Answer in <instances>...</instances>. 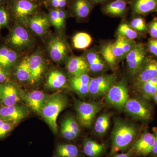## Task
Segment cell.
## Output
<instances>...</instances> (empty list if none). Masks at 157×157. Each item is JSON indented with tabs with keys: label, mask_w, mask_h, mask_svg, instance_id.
Listing matches in <instances>:
<instances>
[{
	"label": "cell",
	"mask_w": 157,
	"mask_h": 157,
	"mask_svg": "<svg viewBox=\"0 0 157 157\" xmlns=\"http://www.w3.org/2000/svg\"><path fill=\"white\" fill-rule=\"evenodd\" d=\"M39 1H41V2H46L47 0H39Z\"/></svg>",
	"instance_id": "cell-49"
},
{
	"label": "cell",
	"mask_w": 157,
	"mask_h": 157,
	"mask_svg": "<svg viewBox=\"0 0 157 157\" xmlns=\"http://www.w3.org/2000/svg\"><path fill=\"white\" fill-rule=\"evenodd\" d=\"M106 96V102L108 105L118 110L124 109L125 104L129 99L126 83L123 80L115 83Z\"/></svg>",
	"instance_id": "cell-6"
},
{
	"label": "cell",
	"mask_w": 157,
	"mask_h": 157,
	"mask_svg": "<svg viewBox=\"0 0 157 157\" xmlns=\"http://www.w3.org/2000/svg\"><path fill=\"white\" fill-rule=\"evenodd\" d=\"M68 104L67 98L64 94L57 93L49 96L41 110L40 115L55 133L58 132V116Z\"/></svg>",
	"instance_id": "cell-2"
},
{
	"label": "cell",
	"mask_w": 157,
	"mask_h": 157,
	"mask_svg": "<svg viewBox=\"0 0 157 157\" xmlns=\"http://www.w3.org/2000/svg\"><path fill=\"white\" fill-rule=\"evenodd\" d=\"M110 124V117L107 113H103L99 117L96 121L94 130L99 136L106 134Z\"/></svg>",
	"instance_id": "cell-31"
},
{
	"label": "cell",
	"mask_w": 157,
	"mask_h": 157,
	"mask_svg": "<svg viewBox=\"0 0 157 157\" xmlns=\"http://www.w3.org/2000/svg\"><path fill=\"white\" fill-rule=\"evenodd\" d=\"M67 83V78L64 74L58 70H52L48 74L46 85L52 89L63 87Z\"/></svg>",
	"instance_id": "cell-26"
},
{
	"label": "cell",
	"mask_w": 157,
	"mask_h": 157,
	"mask_svg": "<svg viewBox=\"0 0 157 157\" xmlns=\"http://www.w3.org/2000/svg\"><path fill=\"white\" fill-rule=\"evenodd\" d=\"M29 111L26 107L21 105H2L0 108V119L12 122L17 124L26 117Z\"/></svg>",
	"instance_id": "cell-13"
},
{
	"label": "cell",
	"mask_w": 157,
	"mask_h": 157,
	"mask_svg": "<svg viewBox=\"0 0 157 157\" xmlns=\"http://www.w3.org/2000/svg\"><path fill=\"white\" fill-rule=\"evenodd\" d=\"M130 4L132 11L137 15L157 12V0H132Z\"/></svg>",
	"instance_id": "cell-20"
},
{
	"label": "cell",
	"mask_w": 157,
	"mask_h": 157,
	"mask_svg": "<svg viewBox=\"0 0 157 157\" xmlns=\"http://www.w3.org/2000/svg\"><path fill=\"white\" fill-rule=\"evenodd\" d=\"M137 89L146 100L153 98L157 93V76L141 84Z\"/></svg>",
	"instance_id": "cell-28"
},
{
	"label": "cell",
	"mask_w": 157,
	"mask_h": 157,
	"mask_svg": "<svg viewBox=\"0 0 157 157\" xmlns=\"http://www.w3.org/2000/svg\"><path fill=\"white\" fill-rule=\"evenodd\" d=\"M64 120L70 129L73 131L74 133L78 136L79 134V132H80V130H79L78 123L74 118L73 117H69L65 119Z\"/></svg>",
	"instance_id": "cell-41"
},
{
	"label": "cell",
	"mask_w": 157,
	"mask_h": 157,
	"mask_svg": "<svg viewBox=\"0 0 157 157\" xmlns=\"http://www.w3.org/2000/svg\"><path fill=\"white\" fill-rule=\"evenodd\" d=\"M91 78L87 73L71 76L69 84L71 88L80 97H85L89 94V85Z\"/></svg>",
	"instance_id": "cell-18"
},
{
	"label": "cell",
	"mask_w": 157,
	"mask_h": 157,
	"mask_svg": "<svg viewBox=\"0 0 157 157\" xmlns=\"http://www.w3.org/2000/svg\"><path fill=\"white\" fill-rule=\"evenodd\" d=\"M10 81V75L9 70L0 66V84Z\"/></svg>",
	"instance_id": "cell-44"
},
{
	"label": "cell",
	"mask_w": 157,
	"mask_h": 157,
	"mask_svg": "<svg viewBox=\"0 0 157 157\" xmlns=\"http://www.w3.org/2000/svg\"><path fill=\"white\" fill-rule=\"evenodd\" d=\"M78 155V149L73 144H62L56 147V157H77Z\"/></svg>",
	"instance_id": "cell-29"
},
{
	"label": "cell",
	"mask_w": 157,
	"mask_h": 157,
	"mask_svg": "<svg viewBox=\"0 0 157 157\" xmlns=\"http://www.w3.org/2000/svg\"><path fill=\"white\" fill-rule=\"evenodd\" d=\"M93 4L90 0H74L71 5V10L77 18L84 19L89 16Z\"/></svg>",
	"instance_id": "cell-21"
},
{
	"label": "cell",
	"mask_w": 157,
	"mask_h": 157,
	"mask_svg": "<svg viewBox=\"0 0 157 157\" xmlns=\"http://www.w3.org/2000/svg\"><path fill=\"white\" fill-rule=\"evenodd\" d=\"M146 47L148 52L157 57V39L151 38L149 39Z\"/></svg>",
	"instance_id": "cell-43"
},
{
	"label": "cell",
	"mask_w": 157,
	"mask_h": 157,
	"mask_svg": "<svg viewBox=\"0 0 157 157\" xmlns=\"http://www.w3.org/2000/svg\"><path fill=\"white\" fill-rule=\"evenodd\" d=\"M48 50L51 58L56 63L64 61L67 57V45L62 37H54L51 39L48 43Z\"/></svg>",
	"instance_id": "cell-12"
},
{
	"label": "cell",
	"mask_w": 157,
	"mask_h": 157,
	"mask_svg": "<svg viewBox=\"0 0 157 157\" xmlns=\"http://www.w3.org/2000/svg\"><path fill=\"white\" fill-rule=\"evenodd\" d=\"M21 99L30 108L37 114H40L45 102L49 96L42 91H34L29 92L21 93Z\"/></svg>",
	"instance_id": "cell-14"
},
{
	"label": "cell",
	"mask_w": 157,
	"mask_h": 157,
	"mask_svg": "<svg viewBox=\"0 0 157 157\" xmlns=\"http://www.w3.org/2000/svg\"><path fill=\"white\" fill-rule=\"evenodd\" d=\"M127 0H114L104 5L102 10L104 14L112 16H122L127 11Z\"/></svg>",
	"instance_id": "cell-22"
},
{
	"label": "cell",
	"mask_w": 157,
	"mask_h": 157,
	"mask_svg": "<svg viewBox=\"0 0 157 157\" xmlns=\"http://www.w3.org/2000/svg\"><path fill=\"white\" fill-rule=\"evenodd\" d=\"M74 106L79 124L85 128H90L98 112L102 109V104L98 102H86L76 100Z\"/></svg>",
	"instance_id": "cell-3"
},
{
	"label": "cell",
	"mask_w": 157,
	"mask_h": 157,
	"mask_svg": "<svg viewBox=\"0 0 157 157\" xmlns=\"http://www.w3.org/2000/svg\"><path fill=\"white\" fill-rule=\"evenodd\" d=\"M155 135V141L154 146L153 148L152 151L151 153L154 155H157V130L156 132Z\"/></svg>",
	"instance_id": "cell-45"
},
{
	"label": "cell",
	"mask_w": 157,
	"mask_h": 157,
	"mask_svg": "<svg viewBox=\"0 0 157 157\" xmlns=\"http://www.w3.org/2000/svg\"><path fill=\"white\" fill-rule=\"evenodd\" d=\"M61 133L64 138L69 140H75L78 136L70 129L64 120L62 123Z\"/></svg>",
	"instance_id": "cell-37"
},
{
	"label": "cell",
	"mask_w": 157,
	"mask_h": 157,
	"mask_svg": "<svg viewBox=\"0 0 157 157\" xmlns=\"http://www.w3.org/2000/svg\"><path fill=\"white\" fill-rule=\"evenodd\" d=\"M147 51L143 43H136L127 55V67L131 76H135L140 71L147 58Z\"/></svg>",
	"instance_id": "cell-5"
},
{
	"label": "cell",
	"mask_w": 157,
	"mask_h": 157,
	"mask_svg": "<svg viewBox=\"0 0 157 157\" xmlns=\"http://www.w3.org/2000/svg\"><path fill=\"white\" fill-rule=\"evenodd\" d=\"M124 37L118 35L115 42L112 44L113 52L118 60L126 56L124 50Z\"/></svg>",
	"instance_id": "cell-33"
},
{
	"label": "cell",
	"mask_w": 157,
	"mask_h": 157,
	"mask_svg": "<svg viewBox=\"0 0 157 157\" xmlns=\"http://www.w3.org/2000/svg\"><path fill=\"white\" fill-rule=\"evenodd\" d=\"M3 1H4V0H0V3H1L2 2H3Z\"/></svg>",
	"instance_id": "cell-51"
},
{
	"label": "cell",
	"mask_w": 157,
	"mask_h": 157,
	"mask_svg": "<svg viewBox=\"0 0 157 157\" xmlns=\"http://www.w3.org/2000/svg\"><path fill=\"white\" fill-rule=\"evenodd\" d=\"M93 3L97 4H102V3H107L110 2V0H90Z\"/></svg>",
	"instance_id": "cell-47"
},
{
	"label": "cell",
	"mask_w": 157,
	"mask_h": 157,
	"mask_svg": "<svg viewBox=\"0 0 157 157\" xmlns=\"http://www.w3.org/2000/svg\"><path fill=\"white\" fill-rule=\"evenodd\" d=\"M9 22V12L5 6H0V28L7 26Z\"/></svg>",
	"instance_id": "cell-38"
},
{
	"label": "cell",
	"mask_w": 157,
	"mask_h": 157,
	"mask_svg": "<svg viewBox=\"0 0 157 157\" xmlns=\"http://www.w3.org/2000/svg\"><path fill=\"white\" fill-rule=\"evenodd\" d=\"M18 58V54L14 49L7 46L0 48V66L6 70L15 66Z\"/></svg>",
	"instance_id": "cell-23"
},
{
	"label": "cell",
	"mask_w": 157,
	"mask_h": 157,
	"mask_svg": "<svg viewBox=\"0 0 157 157\" xmlns=\"http://www.w3.org/2000/svg\"><path fill=\"white\" fill-rule=\"evenodd\" d=\"M50 23L57 29H59L58 9H52L48 16Z\"/></svg>",
	"instance_id": "cell-39"
},
{
	"label": "cell",
	"mask_w": 157,
	"mask_h": 157,
	"mask_svg": "<svg viewBox=\"0 0 157 157\" xmlns=\"http://www.w3.org/2000/svg\"><path fill=\"white\" fill-rule=\"evenodd\" d=\"M157 76V57L147 56L140 71L134 76V85L137 88L141 84Z\"/></svg>",
	"instance_id": "cell-10"
},
{
	"label": "cell",
	"mask_w": 157,
	"mask_h": 157,
	"mask_svg": "<svg viewBox=\"0 0 157 157\" xmlns=\"http://www.w3.org/2000/svg\"><path fill=\"white\" fill-rule=\"evenodd\" d=\"M132 154V151H130L126 153H122L120 154H117L115 155L113 157H129Z\"/></svg>",
	"instance_id": "cell-46"
},
{
	"label": "cell",
	"mask_w": 157,
	"mask_h": 157,
	"mask_svg": "<svg viewBox=\"0 0 157 157\" xmlns=\"http://www.w3.org/2000/svg\"><path fill=\"white\" fill-rule=\"evenodd\" d=\"M16 125L12 122L0 119V140L7 137Z\"/></svg>",
	"instance_id": "cell-36"
},
{
	"label": "cell",
	"mask_w": 157,
	"mask_h": 157,
	"mask_svg": "<svg viewBox=\"0 0 157 157\" xmlns=\"http://www.w3.org/2000/svg\"><path fill=\"white\" fill-rule=\"evenodd\" d=\"M29 64L32 75L31 83L35 84L42 78L45 70V59L40 53H34L29 57Z\"/></svg>",
	"instance_id": "cell-16"
},
{
	"label": "cell",
	"mask_w": 157,
	"mask_h": 157,
	"mask_svg": "<svg viewBox=\"0 0 157 157\" xmlns=\"http://www.w3.org/2000/svg\"><path fill=\"white\" fill-rule=\"evenodd\" d=\"M124 109L133 117L143 121H148L152 117V109L150 105L140 99L129 98Z\"/></svg>",
	"instance_id": "cell-7"
},
{
	"label": "cell",
	"mask_w": 157,
	"mask_h": 157,
	"mask_svg": "<svg viewBox=\"0 0 157 157\" xmlns=\"http://www.w3.org/2000/svg\"><path fill=\"white\" fill-rule=\"evenodd\" d=\"M117 31L119 35L122 36L129 40H134L137 39L138 37V33L137 31L126 23H122L120 25Z\"/></svg>",
	"instance_id": "cell-34"
},
{
	"label": "cell",
	"mask_w": 157,
	"mask_h": 157,
	"mask_svg": "<svg viewBox=\"0 0 157 157\" xmlns=\"http://www.w3.org/2000/svg\"><path fill=\"white\" fill-rule=\"evenodd\" d=\"M106 146L104 144L98 143L91 139H85L83 142L84 153L89 157H99L105 152Z\"/></svg>",
	"instance_id": "cell-24"
},
{
	"label": "cell",
	"mask_w": 157,
	"mask_h": 157,
	"mask_svg": "<svg viewBox=\"0 0 157 157\" xmlns=\"http://www.w3.org/2000/svg\"><path fill=\"white\" fill-rule=\"evenodd\" d=\"M2 102H1V101H0V108H1V107H2Z\"/></svg>",
	"instance_id": "cell-50"
},
{
	"label": "cell",
	"mask_w": 157,
	"mask_h": 157,
	"mask_svg": "<svg viewBox=\"0 0 157 157\" xmlns=\"http://www.w3.org/2000/svg\"><path fill=\"white\" fill-rule=\"evenodd\" d=\"M15 77L20 81H32L30 68L29 64V57L26 56L20 62L15 69Z\"/></svg>",
	"instance_id": "cell-25"
},
{
	"label": "cell",
	"mask_w": 157,
	"mask_h": 157,
	"mask_svg": "<svg viewBox=\"0 0 157 157\" xmlns=\"http://www.w3.org/2000/svg\"><path fill=\"white\" fill-rule=\"evenodd\" d=\"M20 91L16 83L9 81L0 84V101L5 106L17 104L21 100Z\"/></svg>",
	"instance_id": "cell-11"
},
{
	"label": "cell",
	"mask_w": 157,
	"mask_h": 157,
	"mask_svg": "<svg viewBox=\"0 0 157 157\" xmlns=\"http://www.w3.org/2000/svg\"><path fill=\"white\" fill-rule=\"evenodd\" d=\"M130 26L137 32L142 33L147 32V25L145 20L143 17H140V15L132 20Z\"/></svg>",
	"instance_id": "cell-35"
},
{
	"label": "cell",
	"mask_w": 157,
	"mask_h": 157,
	"mask_svg": "<svg viewBox=\"0 0 157 157\" xmlns=\"http://www.w3.org/2000/svg\"><path fill=\"white\" fill-rule=\"evenodd\" d=\"M147 32L152 39H157V17L154 19L147 25Z\"/></svg>",
	"instance_id": "cell-40"
},
{
	"label": "cell",
	"mask_w": 157,
	"mask_h": 157,
	"mask_svg": "<svg viewBox=\"0 0 157 157\" xmlns=\"http://www.w3.org/2000/svg\"><path fill=\"white\" fill-rule=\"evenodd\" d=\"M28 23L31 30L40 36L47 33L51 24L48 16L38 12L29 17Z\"/></svg>",
	"instance_id": "cell-17"
},
{
	"label": "cell",
	"mask_w": 157,
	"mask_h": 157,
	"mask_svg": "<svg viewBox=\"0 0 157 157\" xmlns=\"http://www.w3.org/2000/svg\"><path fill=\"white\" fill-rule=\"evenodd\" d=\"M117 76L114 74L103 75L91 78L89 85V94L94 98L106 95L115 84Z\"/></svg>",
	"instance_id": "cell-8"
},
{
	"label": "cell",
	"mask_w": 157,
	"mask_h": 157,
	"mask_svg": "<svg viewBox=\"0 0 157 157\" xmlns=\"http://www.w3.org/2000/svg\"><path fill=\"white\" fill-rule=\"evenodd\" d=\"M38 8V5L32 0H13L10 6V12L18 22L28 23L29 17L37 13Z\"/></svg>",
	"instance_id": "cell-4"
},
{
	"label": "cell",
	"mask_w": 157,
	"mask_h": 157,
	"mask_svg": "<svg viewBox=\"0 0 157 157\" xmlns=\"http://www.w3.org/2000/svg\"><path fill=\"white\" fill-rule=\"evenodd\" d=\"M68 0H47L52 9H63L67 4Z\"/></svg>",
	"instance_id": "cell-42"
},
{
	"label": "cell",
	"mask_w": 157,
	"mask_h": 157,
	"mask_svg": "<svg viewBox=\"0 0 157 157\" xmlns=\"http://www.w3.org/2000/svg\"><path fill=\"white\" fill-rule=\"evenodd\" d=\"M92 42V38L85 33L76 34L73 38V46L76 49H84L88 48Z\"/></svg>",
	"instance_id": "cell-30"
},
{
	"label": "cell",
	"mask_w": 157,
	"mask_h": 157,
	"mask_svg": "<svg viewBox=\"0 0 157 157\" xmlns=\"http://www.w3.org/2000/svg\"><path fill=\"white\" fill-rule=\"evenodd\" d=\"M90 70L94 73L101 72L104 70L105 65L100 55L94 51L88 52L86 56Z\"/></svg>",
	"instance_id": "cell-27"
},
{
	"label": "cell",
	"mask_w": 157,
	"mask_h": 157,
	"mask_svg": "<svg viewBox=\"0 0 157 157\" xmlns=\"http://www.w3.org/2000/svg\"><path fill=\"white\" fill-rule=\"evenodd\" d=\"M101 54L105 61L111 67H116L118 60L113 52L112 44L104 45L101 49Z\"/></svg>",
	"instance_id": "cell-32"
},
{
	"label": "cell",
	"mask_w": 157,
	"mask_h": 157,
	"mask_svg": "<svg viewBox=\"0 0 157 157\" xmlns=\"http://www.w3.org/2000/svg\"><path fill=\"white\" fill-rule=\"evenodd\" d=\"M67 69L71 76H78L88 73L90 70L85 58L72 56L68 59Z\"/></svg>",
	"instance_id": "cell-19"
},
{
	"label": "cell",
	"mask_w": 157,
	"mask_h": 157,
	"mask_svg": "<svg viewBox=\"0 0 157 157\" xmlns=\"http://www.w3.org/2000/svg\"><path fill=\"white\" fill-rule=\"evenodd\" d=\"M7 42L14 50L22 51L31 46L32 38L24 27L17 25L11 31L7 38Z\"/></svg>",
	"instance_id": "cell-9"
},
{
	"label": "cell",
	"mask_w": 157,
	"mask_h": 157,
	"mask_svg": "<svg viewBox=\"0 0 157 157\" xmlns=\"http://www.w3.org/2000/svg\"><path fill=\"white\" fill-rule=\"evenodd\" d=\"M153 99L154 100L155 102L157 104V93L153 97Z\"/></svg>",
	"instance_id": "cell-48"
},
{
	"label": "cell",
	"mask_w": 157,
	"mask_h": 157,
	"mask_svg": "<svg viewBox=\"0 0 157 157\" xmlns=\"http://www.w3.org/2000/svg\"><path fill=\"white\" fill-rule=\"evenodd\" d=\"M155 141V134L145 132L136 141L131 151L138 155L146 156L152 152Z\"/></svg>",
	"instance_id": "cell-15"
},
{
	"label": "cell",
	"mask_w": 157,
	"mask_h": 157,
	"mask_svg": "<svg viewBox=\"0 0 157 157\" xmlns=\"http://www.w3.org/2000/svg\"><path fill=\"white\" fill-rule=\"evenodd\" d=\"M111 153L126 149L137 135V129L132 124L123 121H116L112 132Z\"/></svg>",
	"instance_id": "cell-1"
}]
</instances>
